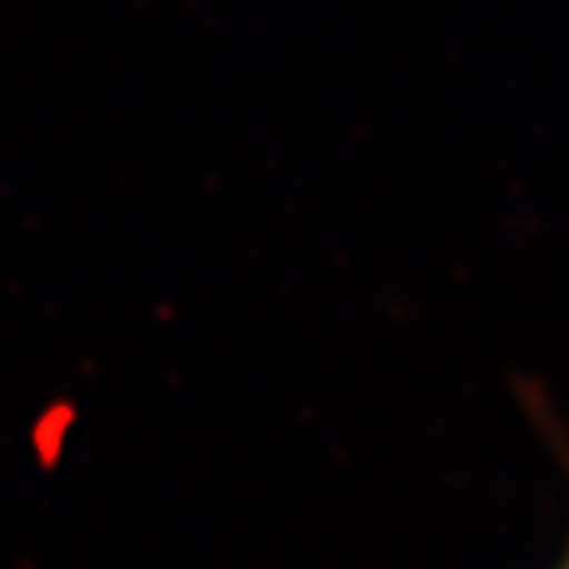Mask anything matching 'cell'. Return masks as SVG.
<instances>
[{"mask_svg": "<svg viewBox=\"0 0 569 569\" xmlns=\"http://www.w3.org/2000/svg\"><path fill=\"white\" fill-rule=\"evenodd\" d=\"M561 569H569V558H566V566H561Z\"/></svg>", "mask_w": 569, "mask_h": 569, "instance_id": "6da1fadb", "label": "cell"}]
</instances>
